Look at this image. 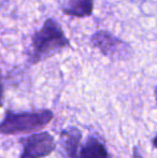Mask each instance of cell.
Wrapping results in <instances>:
<instances>
[{"label":"cell","instance_id":"obj_1","mask_svg":"<svg viewBox=\"0 0 157 158\" xmlns=\"http://www.w3.org/2000/svg\"><path fill=\"white\" fill-rule=\"evenodd\" d=\"M69 46L70 42L60 25L55 19H48L41 29L32 35L28 60L32 64L41 63Z\"/></svg>","mask_w":157,"mask_h":158},{"label":"cell","instance_id":"obj_2","mask_svg":"<svg viewBox=\"0 0 157 158\" xmlns=\"http://www.w3.org/2000/svg\"><path fill=\"white\" fill-rule=\"evenodd\" d=\"M53 116L52 111L48 110L19 113L8 111L4 119L0 123V132L3 135H16L40 130L52 121Z\"/></svg>","mask_w":157,"mask_h":158},{"label":"cell","instance_id":"obj_3","mask_svg":"<svg viewBox=\"0 0 157 158\" xmlns=\"http://www.w3.org/2000/svg\"><path fill=\"white\" fill-rule=\"evenodd\" d=\"M90 41L103 55L111 58H127L131 53V48L126 42L105 30L94 33Z\"/></svg>","mask_w":157,"mask_h":158},{"label":"cell","instance_id":"obj_4","mask_svg":"<svg viewBox=\"0 0 157 158\" xmlns=\"http://www.w3.org/2000/svg\"><path fill=\"white\" fill-rule=\"evenodd\" d=\"M23 153L21 158H43L54 151V138L48 132L35 133L21 140Z\"/></svg>","mask_w":157,"mask_h":158},{"label":"cell","instance_id":"obj_5","mask_svg":"<svg viewBox=\"0 0 157 158\" xmlns=\"http://www.w3.org/2000/svg\"><path fill=\"white\" fill-rule=\"evenodd\" d=\"M60 9L69 16L87 17L92 15L94 2L93 0H65Z\"/></svg>","mask_w":157,"mask_h":158},{"label":"cell","instance_id":"obj_6","mask_svg":"<svg viewBox=\"0 0 157 158\" xmlns=\"http://www.w3.org/2000/svg\"><path fill=\"white\" fill-rule=\"evenodd\" d=\"M61 145L64 146L66 153L69 158H76L78 157L80 142L82 139L81 131L76 127H69L61 131L60 133Z\"/></svg>","mask_w":157,"mask_h":158},{"label":"cell","instance_id":"obj_7","mask_svg":"<svg viewBox=\"0 0 157 158\" xmlns=\"http://www.w3.org/2000/svg\"><path fill=\"white\" fill-rule=\"evenodd\" d=\"M76 158H109L105 146L97 138L89 137L81 148L80 156Z\"/></svg>","mask_w":157,"mask_h":158},{"label":"cell","instance_id":"obj_8","mask_svg":"<svg viewBox=\"0 0 157 158\" xmlns=\"http://www.w3.org/2000/svg\"><path fill=\"white\" fill-rule=\"evenodd\" d=\"M3 104V84H2V75L0 71V108Z\"/></svg>","mask_w":157,"mask_h":158},{"label":"cell","instance_id":"obj_9","mask_svg":"<svg viewBox=\"0 0 157 158\" xmlns=\"http://www.w3.org/2000/svg\"><path fill=\"white\" fill-rule=\"evenodd\" d=\"M134 158H143L142 156H141L140 153L138 152L137 148H134Z\"/></svg>","mask_w":157,"mask_h":158}]
</instances>
